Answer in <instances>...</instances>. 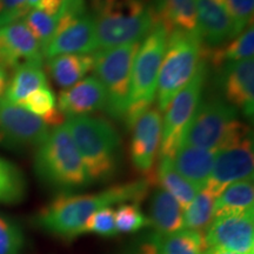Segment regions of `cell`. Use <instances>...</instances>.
<instances>
[{"instance_id": "ac0fdd59", "label": "cell", "mask_w": 254, "mask_h": 254, "mask_svg": "<svg viewBox=\"0 0 254 254\" xmlns=\"http://www.w3.org/2000/svg\"><path fill=\"white\" fill-rule=\"evenodd\" d=\"M217 150H205L194 146L180 145L172 158L173 166L196 190L207 184L213 168Z\"/></svg>"}, {"instance_id": "2e32d148", "label": "cell", "mask_w": 254, "mask_h": 254, "mask_svg": "<svg viewBox=\"0 0 254 254\" xmlns=\"http://www.w3.org/2000/svg\"><path fill=\"white\" fill-rule=\"evenodd\" d=\"M196 31L207 49L225 45L237 37L224 0H196Z\"/></svg>"}, {"instance_id": "f1b7e54d", "label": "cell", "mask_w": 254, "mask_h": 254, "mask_svg": "<svg viewBox=\"0 0 254 254\" xmlns=\"http://www.w3.org/2000/svg\"><path fill=\"white\" fill-rule=\"evenodd\" d=\"M18 106L39 117L50 128L63 125L65 123V117L57 107L56 95L51 91L50 86L39 88L33 92Z\"/></svg>"}, {"instance_id": "603a6c76", "label": "cell", "mask_w": 254, "mask_h": 254, "mask_svg": "<svg viewBox=\"0 0 254 254\" xmlns=\"http://www.w3.org/2000/svg\"><path fill=\"white\" fill-rule=\"evenodd\" d=\"M0 32L21 65L24 64L43 65L44 56L41 46L24 21H17L0 27Z\"/></svg>"}, {"instance_id": "8fae6325", "label": "cell", "mask_w": 254, "mask_h": 254, "mask_svg": "<svg viewBox=\"0 0 254 254\" xmlns=\"http://www.w3.org/2000/svg\"><path fill=\"white\" fill-rule=\"evenodd\" d=\"M50 127L39 117L18 105L0 100V146L9 150L38 147Z\"/></svg>"}, {"instance_id": "5b68a950", "label": "cell", "mask_w": 254, "mask_h": 254, "mask_svg": "<svg viewBox=\"0 0 254 254\" xmlns=\"http://www.w3.org/2000/svg\"><path fill=\"white\" fill-rule=\"evenodd\" d=\"M168 28L157 21L142 39L134 58L125 114L127 128L131 129L145 112L152 109L157 95V85L161 63L166 50Z\"/></svg>"}, {"instance_id": "d4e9b609", "label": "cell", "mask_w": 254, "mask_h": 254, "mask_svg": "<svg viewBox=\"0 0 254 254\" xmlns=\"http://www.w3.org/2000/svg\"><path fill=\"white\" fill-rule=\"evenodd\" d=\"M158 20L168 31H196V0H154Z\"/></svg>"}, {"instance_id": "30bf717a", "label": "cell", "mask_w": 254, "mask_h": 254, "mask_svg": "<svg viewBox=\"0 0 254 254\" xmlns=\"http://www.w3.org/2000/svg\"><path fill=\"white\" fill-rule=\"evenodd\" d=\"M252 129L217 150L211 176L204 189L215 198L232 184L253 179Z\"/></svg>"}, {"instance_id": "83f0119b", "label": "cell", "mask_w": 254, "mask_h": 254, "mask_svg": "<svg viewBox=\"0 0 254 254\" xmlns=\"http://www.w3.org/2000/svg\"><path fill=\"white\" fill-rule=\"evenodd\" d=\"M215 196L206 189L200 190L190 204L184 209V227L205 236L213 221Z\"/></svg>"}, {"instance_id": "7402d4cb", "label": "cell", "mask_w": 254, "mask_h": 254, "mask_svg": "<svg viewBox=\"0 0 254 254\" xmlns=\"http://www.w3.org/2000/svg\"><path fill=\"white\" fill-rule=\"evenodd\" d=\"M254 56V26L251 24L236 38L225 45L214 49L205 47V58L215 69L227 64L253 59Z\"/></svg>"}, {"instance_id": "5bb4252c", "label": "cell", "mask_w": 254, "mask_h": 254, "mask_svg": "<svg viewBox=\"0 0 254 254\" xmlns=\"http://www.w3.org/2000/svg\"><path fill=\"white\" fill-rule=\"evenodd\" d=\"M222 99L249 119L254 113V60L227 64L217 69Z\"/></svg>"}, {"instance_id": "ba28073f", "label": "cell", "mask_w": 254, "mask_h": 254, "mask_svg": "<svg viewBox=\"0 0 254 254\" xmlns=\"http://www.w3.org/2000/svg\"><path fill=\"white\" fill-rule=\"evenodd\" d=\"M140 43H133L93 53L95 77L106 94L105 111L114 120H124L128 101L134 58Z\"/></svg>"}, {"instance_id": "7a4b0ae2", "label": "cell", "mask_w": 254, "mask_h": 254, "mask_svg": "<svg viewBox=\"0 0 254 254\" xmlns=\"http://www.w3.org/2000/svg\"><path fill=\"white\" fill-rule=\"evenodd\" d=\"M93 11L100 50L140 43L158 21L154 0H94Z\"/></svg>"}, {"instance_id": "ab89813d", "label": "cell", "mask_w": 254, "mask_h": 254, "mask_svg": "<svg viewBox=\"0 0 254 254\" xmlns=\"http://www.w3.org/2000/svg\"><path fill=\"white\" fill-rule=\"evenodd\" d=\"M205 254H243V253L233 252V251H228L224 249H218V247H209V249L206 250Z\"/></svg>"}, {"instance_id": "d6986e66", "label": "cell", "mask_w": 254, "mask_h": 254, "mask_svg": "<svg viewBox=\"0 0 254 254\" xmlns=\"http://www.w3.org/2000/svg\"><path fill=\"white\" fill-rule=\"evenodd\" d=\"M93 66V55H60L47 59L51 78L64 90L80 81Z\"/></svg>"}, {"instance_id": "4fadbf2b", "label": "cell", "mask_w": 254, "mask_h": 254, "mask_svg": "<svg viewBox=\"0 0 254 254\" xmlns=\"http://www.w3.org/2000/svg\"><path fill=\"white\" fill-rule=\"evenodd\" d=\"M98 49L94 19L92 14L85 13L69 23L58 24L43 56L50 59L60 55H90Z\"/></svg>"}, {"instance_id": "f546056e", "label": "cell", "mask_w": 254, "mask_h": 254, "mask_svg": "<svg viewBox=\"0 0 254 254\" xmlns=\"http://www.w3.org/2000/svg\"><path fill=\"white\" fill-rule=\"evenodd\" d=\"M26 189L23 172L11 161L0 157V204L21 202L26 195Z\"/></svg>"}, {"instance_id": "6da1fadb", "label": "cell", "mask_w": 254, "mask_h": 254, "mask_svg": "<svg viewBox=\"0 0 254 254\" xmlns=\"http://www.w3.org/2000/svg\"><path fill=\"white\" fill-rule=\"evenodd\" d=\"M153 179L120 184L93 194L63 193L41 208L36 217L38 226L64 239L82 234L87 219L104 207L125 202H140L145 199Z\"/></svg>"}, {"instance_id": "9c48e42d", "label": "cell", "mask_w": 254, "mask_h": 254, "mask_svg": "<svg viewBox=\"0 0 254 254\" xmlns=\"http://www.w3.org/2000/svg\"><path fill=\"white\" fill-rule=\"evenodd\" d=\"M208 75V64L204 58L200 62L198 68L186 86L178 93L170 106L165 111V119L163 120L160 141V158L172 159L180 144L183 134L185 132L196 107L201 101L202 91Z\"/></svg>"}, {"instance_id": "ffe728a7", "label": "cell", "mask_w": 254, "mask_h": 254, "mask_svg": "<svg viewBox=\"0 0 254 254\" xmlns=\"http://www.w3.org/2000/svg\"><path fill=\"white\" fill-rule=\"evenodd\" d=\"M158 234H171L184 228V209L164 189H158L151 200V219Z\"/></svg>"}, {"instance_id": "484cf974", "label": "cell", "mask_w": 254, "mask_h": 254, "mask_svg": "<svg viewBox=\"0 0 254 254\" xmlns=\"http://www.w3.org/2000/svg\"><path fill=\"white\" fill-rule=\"evenodd\" d=\"M152 243L157 254H205L208 249L205 236L190 230H180L171 234L157 233Z\"/></svg>"}, {"instance_id": "277c9868", "label": "cell", "mask_w": 254, "mask_h": 254, "mask_svg": "<svg viewBox=\"0 0 254 254\" xmlns=\"http://www.w3.org/2000/svg\"><path fill=\"white\" fill-rule=\"evenodd\" d=\"M34 172L44 184L62 190L84 189L91 184L65 123L53 127L38 146Z\"/></svg>"}, {"instance_id": "1f68e13d", "label": "cell", "mask_w": 254, "mask_h": 254, "mask_svg": "<svg viewBox=\"0 0 254 254\" xmlns=\"http://www.w3.org/2000/svg\"><path fill=\"white\" fill-rule=\"evenodd\" d=\"M114 221L118 233H133L150 224L139 207L138 202L120 204L114 211Z\"/></svg>"}, {"instance_id": "4316f807", "label": "cell", "mask_w": 254, "mask_h": 254, "mask_svg": "<svg viewBox=\"0 0 254 254\" xmlns=\"http://www.w3.org/2000/svg\"><path fill=\"white\" fill-rule=\"evenodd\" d=\"M157 178L161 187L179 202L183 209L190 204L198 193L195 187L178 172L170 158H160Z\"/></svg>"}, {"instance_id": "7c38bea8", "label": "cell", "mask_w": 254, "mask_h": 254, "mask_svg": "<svg viewBox=\"0 0 254 254\" xmlns=\"http://www.w3.org/2000/svg\"><path fill=\"white\" fill-rule=\"evenodd\" d=\"M206 245L254 254V211L215 218L205 233Z\"/></svg>"}, {"instance_id": "9a60e30c", "label": "cell", "mask_w": 254, "mask_h": 254, "mask_svg": "<svg viewBox=\"0 0 254 254\" xmlns=\"http://www.w3.org/2000/svg\"><path fill=\"white\" fill-rule=\"evenodd\" d=\"M163 117L159 110L150 109L136 120L131 128V160L139 172L152 178L155 158L160 148Z\"/></svg>"}, {"instance_id": "cb8c5ba5", "label": "cell", "mask_w": 254, "mask_h": 254, "mask_svg": "<svg viewBox=\"0 0 254 254\" xmlns=\"http://www.w3.org/2000/svg\"><path fill=\"white\" fill-rule=\"evenodd\" d=\"M251 211H254L253 179H245L232 184L215 198L213 217L215 219Z\"/></svg>"}, {"instance_id": "f35d334b", "label": "cell", "mask_w": 254, "mask_h": 254, "mask_svg": "<svg viewBox=\"0 0 254 254\" xmlns=\"http://www.w3.org/2000/svg\"><path fill=\"white\" fill-rule=\"evenodd\" d=\"M8 85V75L0 68V100L4 98L6 88H7Z\"/></svg>"}, {"instance_id": "e575fe53", "label": "cell", "mask_w": 254, "mask_h": 254, "mask_svg": "<svg viewBox=\"0 0 254 254\" xmlns=\"http://www.w3.org/2000/svg\"><path fill=\"white\" fill-rule=\"evenodd\" d=\"M236 27L237 36L253 24L254 0H224Z\"/></svg>"}, {"instance_id": "b9f144b4", "label": "cell", "mask_w": 254, "mask_h": 254, "mask_svg": "<svg viewBox=\"0 0 254 254\" xmlns=\"http://www.w3.org/2000/svg\"><path fill=\"white\" fill-rule=\"evenodd\" d=\"M2 11H4V7H2V0H0V21H1Z\"/></svg>"}, {"instance_id": "d590c367", "label": "cell", "mask_w": 254, "mask_h": 254, "mask_svg": "<svg viewBox=\"0 0 254 254\" xmlns=\"http://www.w3.org/2000/svg\"><path fill=\"white\" fill-rule=\"evenodd\" d=\"M2 7L4 11L0 27L20 21L31 11L27 5V0H2Z\"/></svg>"}, {"instance_id": "74e56055", "label": "cell", "mask_w": 254, "mask_h": 254, "mask_svg": "<svg viewBox=\"0 0 254 254\" xmlns=\"http://www.w3.org/2000/svg\"><path fill=\"white\" fill-rule=\"evenodd\" d=\"M133 254H157V250L151 241V243H145L144 245H141Z\"/></svg>"}, {"instance_id": "44dd1931", "label": "cell", "mask_w": 254, "mask_h": 254, "mask_svg": "<svg viewBox=\"0 0 254 254\" xmlns=\"http://www.w3.org/2000/svg\"><path fill=\"white\" fill-rule=\"evenodd\" d=\"M47 86L49 80L43 71V65L24 64L12 73L2 99L9 104L19 105L33 92Z\"/></svg>"}, {"instance_id": "4dcf8cb0", "label": "cell", "mask_w": 254, "mask_h": 254, "mask_svg": "<svg viewBox=\"0 0 254 254\" xmlns=\"http://www.w3.org/2000/svg\"><path fill=\"white\" fill-rule=\"evenodd\" d=\"M60 15L52 17L37 8H32L28 13L25 15L24 23L32 32L36 39L41 46V50L47 46L52 37L55 36V32L58 26Z\"/></svg>"}, {"instance_id": "d6a6232c", "label": "cell", "mask_w": 254, "mask_h": 254, "mask_svg": "<svg viewBox=\"0 0 254 254\" xmlns=\"http://www.w3.org/2000/svg\"><path fill=\"white\" fill-rule=\"evenodd\" d=\"M84 233H93L103 237H113L118 234L114 221V209L104 207L92 214L85 224L82 234Z\"/></svg>"}, {"instance_id": "3957f363", "label": "cell", "mask_w": 254, "mask_h": 254, "mask_svg": "<svg viewBox=\"0 0 254 254\" xmlns=\"http://www.w3.org/2000/svg\"><path fill=\"white\" fill-rule=\"evenodd\" d=\"M91 183H105L119 167L122 140L109 120L91 116L68 118L65 122Z\"/></svg>"}, {"instance_id": "836d02e7", "label": "cell", "mask_w": 254, "mask_h": 254, "mask_svg": "<svg viewBox=\"0 0 254 254\" xmlns=\"http://www.w3.org/2000/svg\"><path fill=\"white\" fill-rule=\"evenodd\" d=\"M24 238L20 228L0 217V254H21Z\"/></svg>"}, {"instance_id": "8992f818", "label": "cell", "mask_w": 254, "mask_h": 254, "mask_svg": "<svg viewBox=\"0 0 254 254\" xmlns=\"http://www.w3.org/2000/svg\"><path fill=\"white\" fill-rule=\"evenodd\" d=\"M205 46L198 31L172 30L159 71L158 110L165 112L173 98L186 86L204 58Z\"/></svg>"}, {"instance_id": "e0dca14e", "label": "cell", "mask_w": 254, "mask_h": 254, "mask_svg": "<svg viewBox=\"0 0 254 254\" xmlns=\"http://www.w3.org/2000/svg\"><path fill=\"white\" fill-rule=\"evenodd\" d=\"M106 94L95 75L81 79L73 86L60 91L57 107L65 118L88 116L105 110Z\"/></svg>"}, {"instance_id": "52a82bcc", "label": "cell", "mask_w": 254, "mask_h": 254, "mask_svg": "<svg viewBox=\"0 0 254 254\" xmlns=\"http://www.w3.org/2000/svg\"><path fill=\"white\" fill-rule=\"evenodd\" d=\"M251 129L238 119L236 107L221 98L211 97L199 103L180 145L219 150Z\"/></svg>"}, {"instance_id": "8d00e7d4", "label": "cell", "mask_w": 254, "mask_h": 254, "mask_svg": "<svg viewBox=\"0 0 254 254\" xmlns=\"http://www.w3.org/2000/svg\"><path fill=\"white\" fill-rule=\"evenodd\" d=\"M64 4H65V0H39L34 8L52 17H57V15H60Z\"/></svg>"}, {"instance_id": "60d3db41", "label": "cell", "mask_w": 254, "mask_h": 254, "mask_svg": "<svg viewBox=\"0 0 254 254\" xmlns=\"http://www.w3.org/2000/svg\"><path fill=\"white\" fill-rule=\"evenodd\" d=\"M38 2H39V0H27V5H28V7H30L31 9L36 7Z\"/></svg>"}]
</instances>
